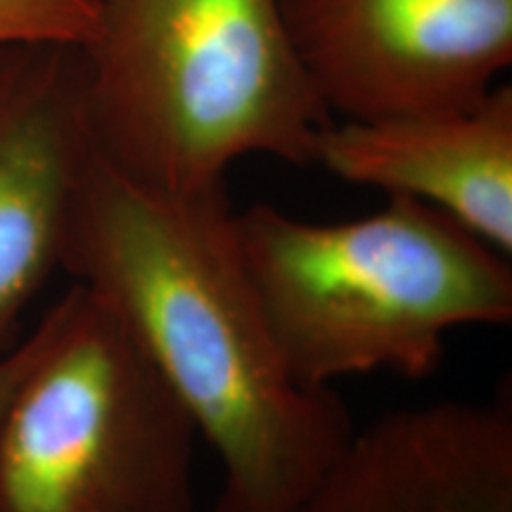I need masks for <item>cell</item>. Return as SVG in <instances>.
<instances>
[{
	"mask_svg": "<svg viewBox=\"0 0 512 512\" xmlns=\"http://www.w3.org/2000/svg\"><path fill=\"white\" fill-rule=\"evenodd\" d=\"M223 188L164 192L95 155L60 271L107 304L221 463L214 512H290L354 437L332 389L285 366Z\"/></svg>",
	"mask_w": 512,
	"mask_h": 512,
	"instance_id": "1",
	"label": "cell"
},
{
	"mask_svg": "<svg viewBox=\"0 0 512 512\" xmlns=\"http://www.w3.org/2000/svg\"><path fill=\"white\" fill-rule=\"evenodd\" d=\"M233 226L275 347L309 387L430 377L451 332L512 320L510 254L413 197L335 223L252 204Z\"/></svg>",
	"mask_w": 512,
	"mask_h": 512,
	"instance_id": "3",
	"label": "cell"
},
{
	"mask_svg": "<svg viewBox=\"0 0 512 512\" xmlns=\"http://www.w3.org/2000/svg\"><path fill=\"white\" fill-rule=\"evenodd\" d=\"M93 155L81 48H0V351L60 271Z\"/></svg>",
	"mask_w": 512,
	"mask_h": 512,
	"instance_id": "6",
	"label": "cell"
},
{
	"mask_svg": "<svg viewBox=\"0 0 512 512\" xmlns=\"http://www.w3.org/2000/svg\"><path fill=\"white\" fill-rule=\"evenodd\" d=\"M0 420V512H197L195 425L136 339L72 285Z\"/></svg>",
	"mask_w": 512,
	"mask_h": 512,
	"instance_id": "4",
	"label": "cell"
},
{
	"mask_svg": "<svg viewBox=\"0 0 512 512\" xmlns=\"http://www.w3.org/2000/svg\"><path fill=\"white\" fill-rule=\"evenodd\" d=\"M316 164L387 197H413L512 254V88L475 105L377 121H332Z\"/></svg>",
	"mask_w": 512,
	"mask_h": 512,
	"instance_id": "8",
	"label": "cell"
},
{
	"mask_svg": "<svg viewBox=\"0 0 512 512\" xmlns=\"http://www.w3.org/2000/svg\"><path fill=\"white\" fill-rule=\"evenodd\" d=\"M98 31V0H0V48H86Z\"/></svg>",
	"mask_w": 512,
	"mask_h": 512,
	"instance_id": "9",
	"label": "cell"
},
{
	"mask_svg": "<svg viewBox=\"0 0 512 512\" xmlns=\"http://www.w3.org/2000/svg\"><path fill=\"white\" fill-rule=\"evenodd\" d=\"M290 512H512L505 401H437L356 430Z\"/></svg>",
	"mask_w": 512,
	"mask_h": 512,
	"instance_id": "7",
	"label": "cell"
},
{
	"mask_svg": "<svg viewBox=\"0 0 512 512\" xmlns=\"http://www.w3.org/2000/svg\"><path fill=\"white\" fill-rule=\"evenodd\" d=\"M325 110L377 121L475 105L512 62V0H280Z\"/></svg>",
	"mask_w": 512,
	"mask_h": 512,
	"instance_id": "5",
	"label": "cell"
},
{
	"mask_svg": "<svg viewBox=\"0 0 512 512\" xmlns=\"http://www.w3.org/2000/svg\"><path fill=\"white\" fill-rule=\"evenodd\" d=\"M98 155L164 192L223 188L238 159L316 164L332 121L280 0H98L81 48Z\"/></svg>",
	"mask_w": 512,
	"mask_h": 512,
	"instance_id": "2",
	"label": "cell"
},
{
	"mask_svg": "<svg viewBox=\"0 0 512 512\" xmlns=\"http://www.w3.org/2000/svg\"><path fill=\"white\" fill-rule=\"evenodd\" d=\"M34 349V332H29L19 344H12V347H5L0 351V420H3L5 408H8L12 394H15L19 380H22L24 370L29 368Z\"/></svg>",
	"mask_w": 512,
	"mask_h": 512,
	"instance_id": "10",
	"label": "cell"
}]
</instances>
